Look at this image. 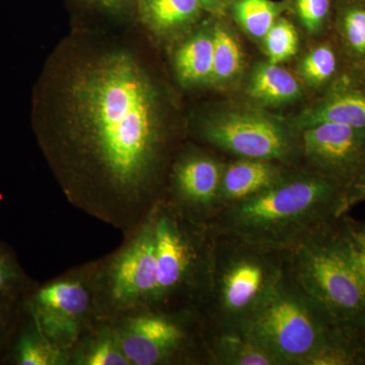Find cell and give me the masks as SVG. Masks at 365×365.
Instances as JSON below:
<instances>
[{"mask_svg":"<svg viewBox=\"0 0 365 365\" xmlns=\"http://www.w3.org/2000/svg\"><path fill=\"white\" fill-rule=\"evenodd\" d=\"M61 118L39 143L67 200L128 237L167 190L169 136L157 88L131 55L108 52L71 72Z\"/></svg>","mask_w":365,"mask_h":365,"instance_id":"6da1fadb","label":"cell"},{"mask_svg":"<svg viewBox=\"0 0 365 365\" xmlns=\"http://www.w3.org/2000/svg\"><path fill=\"white\" fill-rule=\"evenodd\" d=\"M341 195L323 175H288L258 195L220 209L207 223L213 235L288 252L329 217H338Z\"/></svg>","mask_w":365,"mask_h":365,"instance_id":"7a4b0ae2","label":"cell"},{"mask_svg":"<svg viewBox=\"0 0 365 365\" xmlns=\"http://www.w3.org/2000/svg\"><path fill=\"white\" fill-rule=\"evenodd\" d=\"M213 237L210 289L198 311L205 333L246 326L279 285L287 265V252Z\"/></svg>","mask_w":365,"mask_h":365,"instance_id":"3957f363","label":"cell"},{"mask_svg":"<svg viewBox=\"0 0 365 365\" xmlns=\"http://www.w3.org/2000/svg\"><path fill=\"white\" fill-rule=\"evenodd\" d=\"M155 235V311L198 312L207 297L215 237L208 223L163 197L150 211Z\"/></svg>","mask_w":365,"mask_h":365,"instance_id":"277c9868","label":"cell"},{"mask_svg":"<svg viewBox=\"0 0 365 365\" xmlns=\"http://www.w3.org/2000/svg\"><path fill=\"white\" fill-rule=\"evenodd\" d=\"M287 257L288 275L333 326L364 311L365 292L344 239L329 235L327 225L297 242Z\"/></svg>","mask_w":365,"mask_h":365,"instance_id":"5b68a950","label":"cell"},{"mask_svg":"<svg viewBox=\"0 0 365 365\" xmlns=\"http://www.w3.org/2000/svg\"><path fill=\"white\" fill-rule=\"evenodd\" d=\"M281 365H307L333 337V325L287 273L253 319L242 327Z\"/></svg>","mask_w":365,"mask_h":365,"instance_id":"8992f818","label":"cell"},{"mask_svg":"<svg viewBox=\"0 0 365 365\" xmlns=\"http://www.w3.org/2000/svg\"><path fill=\"white\" fill-rule=\"evenodd\" d=\"M113 253L93 261L98 319L157 309L155 235L150 212Z\"/></svg>","mask_w":365,"mask_h":365,"instance_id":"52a82bcc","label":"cell"},{"mask_svg":"<svg viewBox=\"0 0 365 365\" xmlns=\"http://www.w3.org/2000/svg\"><path fill=\"white\" fill-rule=\"evenodd\" d=\"M108 322L131 365L211 364L198 312L146 309Z\"/></svg>","mask_w":365,"mask_h":365,"instance_id":"ba28073f","label":"cell"},{"mask_svg":"<svg viewBox=\"0 0 365 365\" xmlns=\"http://www.w3.org/2000/svg\"><path fill=\"white\" fill-rule=\"evenodd\" d=\"M55 347L68 355L83 333L98 321L93 262L35 285L21 299Z\"/></svg>","mask_w":365,"mask_h":365,"instance_id":"9c48e42d","label":"cell"},{"mask_svg":"<svg viewBox=\"0 0 365 365\" xmlns=\"http://www.w3.org/2000/svg\"><path fill=\"white\" fill-rule=\"evenodd\" d=\"M204 139L240 158L294 162L299 141L274 118L259 112L230 111L204 125Z\"/></svg>","mask_w":365,"mask_h":365,"instance_id":"30bf717a","label":"cell"},{"mask_svg":"<svg viewBox=\"0 0 365 365\" xmlns=\"http://www.w3.org/2000/svg\"><path fill=\"white\" fill-rule=\"evenodd\" d=\"M223 170L225 165L210 155H184L173 165L165 197L208 222L220 208Z\"/></svg>","mask_w":365,"mask_h":365,"instance_id":"8fae6325","label":"cell"},{"mask_svg":"<svg viewBox=\"0 0 365 365\" xmlns=\"http://www.w3.org/2000/svg\"><path fill=\"white\" fill-rule=\"evenodd\" d=\"M300 134V153L323 173L344 174L365 160L362 129L324 122L302 129Z\"/></svg>","mask_w":365,"mask_h":365,"instance_id":"7c38bea8","label":"cell"},{"mask_svg":"<svg viewBox=\"0 0 365 365\" xmlns=\"http://www.w3.org/2000/svg\"><path fill=\"white\" fill-rule=\"evenodd\" d=\"M283 163L240 158L225 165L220 186V208L262 193L288 176Z\"/></svg>","mask_w":365,"mask_h":365,"instance_id":"4fadbf2b","label":"cell"},{"mask_svg":"<svg viewBox=\"0 0 365 365\" xmlns=\"http://www.w3.org/2000/svg\"><path fill=\"white\" fill-rule=\"evenodd\" d=\"M0 364L69 365L68 355L48 341L23 304L16 332Z\"/></svg>","mask_w":365,"mask_h":365,"instance_id":"5bb4252c","label":"cell"},{"mask_svg":"<svg viewBox=\"0 0 365 365\" xmlns=\"http://www.w3.org/2000/svg\"><path fill=\"white\" fill-rule=\"evenodd\" d=\"M205 336L211 364L281 365L246 329H222Z\"/></svg>","mask_w":365,"mask_h":365,"instance_id":"9a60e30c","label":"cell"},{"mask_svg":"<svg viewBox=\"0 0 365 365\" xmlns=\"http://www.w3.org/2000/svg\"><path fill=\"white\" fill-rule=\"evenodd\" d=\"M347 125L365 130V95L359 91H339L317 103L295 120L302 130L312 125L324 123Z\"/></svg>","mask_w":365,"mask_h":365,"instance_id":"2e32d148","label":"cell"},{"mask_svg":"<svg viewBox=\"0 0 365 365\" xmlns=\"http://www.w3.org/2000/svg\"><path fill=\"white\" fill-rule=\"evenodd\" d=\"M69 365H131L109 322L98 319L68 352Z\"/></svg>","mask_w":365,"mask_h":365,"instance_id":"e0dca14e","label":"cell"},{"mask_svg":"<svg viewBox=\"0 0 365 365\" xmlns=\"http://www.w3.org/2000/svg\"><path fill=\"white\" fill-rule=\"evenodd\" d=\"M250 97L263 105L294 102L302 96L299 81L279 64L261 63L255 68L248 86Z\"/></svg>","mask_w":365,"mask_h":365,"instance_id":"ac0fdd59","label":"cell"},{"mask_svg":"<svg viewBox=\"0 0 365 365\" xmlns=\"http://www.w3.org/2000/svg\"><path fill=\"white\" fill-rule=\"evenodd\" d=\"M179 78L187 85L211 81L213 71V31L201 32L182 44L176 55Z\"/></svg>","mask_w":365,"mask_h":365,"instance_id":"d6986e66","label":"cell"},{"mask_svg":"<svg viewBox=\"0 0 365 365\" xmlns=\"http://www.w3.org/2000/svg\"><path fill=\"white\" fill-rule=\"evenodd\" d=\"M201 9L197 0H143L144 18L158 32H172L189 25Z\"/></svg>","mask_w":365,"mask_h":365,"instance_id":"ffe728a7","label":"cell"},{"mask_svg":"<svg viewBox=\"0 0 365 365\" xmlns=\"http://www.w3.org/2000/svg\"><path fill=\"white\" fill-rule=\"evenodd\" d=\"M242 55L239 42L223 26L213 30V71L211 81L217 85H227L242 71Z\"/></svg>","mask_w":365,"mask_h":365,"instance_id":"44dd1931","label":"cell"},{"mask_svg":"<svg viewBox=\"0 0 365 365\" xmlns=\"http://www.w3.org/2000/svg\"><path fill=\"white\" fill-rule=\"evenodd\" d=\"M284 6L272 0H237L235 20L249 35L264 38L277 21Z\"/></svg>","mask_w":365,"mask_h":365,"instance_id":"7402d4cb","label":"cell"},{"mask_svg":"<svg viewBox=\"0 0 365 365\" xmlns=\"http://www.w3.org/2000/svg\"><path fill=\"white\" fill-rule=\"evenodd\" d=\"M35 284L21 267L13 249L0 241V294L23 299Z\"/></svg>","mask_w":365,"mask_h":365,"instance_id":"603a6c76","label":"cell"},{"mask_svg":"<svg viewBox=\"0 0 365 365\" xmlns=\"http://www.w3.org/2000/svg\"><path fill=\"white\" fill-rule=\"evenodd\" d=\"M264 43L269 62L279 64L297 54L299 35L292 23L287 20H277L264 37Z\"/></svg>","mask_w":365,"mask_h":365,"instance_id":"cb8c5ba5","label":"cell"},{"mask_svg":"<svg viewBox=\"0 0 365 365\" xmlns=\"http://www.w3.org/2000/svg\"><path fill=\"white\" fill-rule=\"evenodd\" d=\"M337 66L335 53L329 46L314 48L300 64V73L307 85L319 86L332 78Z\"/></svg>","mask_w":365,"mask_h":365,"instance_id":"d4e9b609","label":"cell"},{"mask_svg":"<svg viewBox=\"0 0 365 365\" xmlns=\"http://www.w3.org/2000/svg\"><path fill=\"white\" fill-rule=\"evenodd\" d=\"M21 313V299L0 294V362L11 344Z\"/></svg>","mask_w":365,"mask_h":365,"instance_id":"484cf974","label":"cell"},{"mask_svg":"<svg viewBox=\"0 0 365 365\" xmlns=\"http://www.w3.org/2000/svg\"><path fill=\"white\" fill-rule=\"evenodd\" d=\"M343 35L353 52L365 56V9H349L343 18Z\"/></svg>","mask_w":365,"mask_h":365,"instance_id":"4316f807","label":"cell"},{"mask_svg":"<svg viewBox=\"0 0 365 365\" xmlns=\"http://www.w3.org/2000/svg\"><path fill=\"white\" fill-rule=\"evenodd\" d=\"M330 0H297L299 20L309 32H318L328 16Z\"/></svg>","mask_w":365,"mask_h":365,"instance_id":"83f0119b","label":"cell"},{"mask_svg":"<svg viewBox=\"0 0 365 365\" xmlns=\"http://www.w3.org/2000/svg\"><path fill=\"white\" fill-rule=\"evenodd\" d=\"M362 200H365V169L359 178L355 179L351 186L348 187L345 192H342L337 211L338 217L344 215L355 204L359 203Z\"/></svg>","mask_w":365,"mask_h":365,"instance_id":"f1b7e54d","label":"cell"},{"mask_svg":"<svg viewBox=\"0 0 365 365\" xmlns=\"http://www.w3.org/2000/svg\"><path fill=\"white\" fill-rule=\"evenodd\" d=\"M344 245L365 292V246L353 240L349 234L344 239Z\"/></svg>","mask_w":365,"mask_h":365,"instance_id":"f546056e","label":"cell"},{"mask_svg":"<svg viewBox=\"0 0 365 365\" xmlns=\"http://www.w3.org/2000/svg\"><path fill=\"white\" fill-rule=\"evenodd\" d=\"M202 9H208V11H215L222 6L225 0H197Z\"/></svg>","mask_w":365,"mask_h":365,"instance_id":"4dcf8cb0","label":"cell"},{"mask_svg":"<svg viewBox=\"0 0 365 365\" xmlns=\"http://www.w3.org/2000/svg\"><path fill=\"white\" fill-rule=\"evenodd\" d=\"M348 234L350 235L353 240L365 246V230H354V232H349Z\"/></svg>","mask_w":365,"mask_h":365,"instance_id":"1f68e13d","label":"cell"},{"mask_svg":"<svg viewBox=\"0 0 365 365\" xmlns=\"http://www.w3.org/2000/svg\"><path fill=\"white\" fill-rule=\"evenodd\" d=\"M101 4H105V6H113L115 4H120V2L123 1V0H98Z\"/></svg>","mask_w":365,"mask_h":365,"instance_id":"d6a6232c","label":"cell"}]
</instances>
